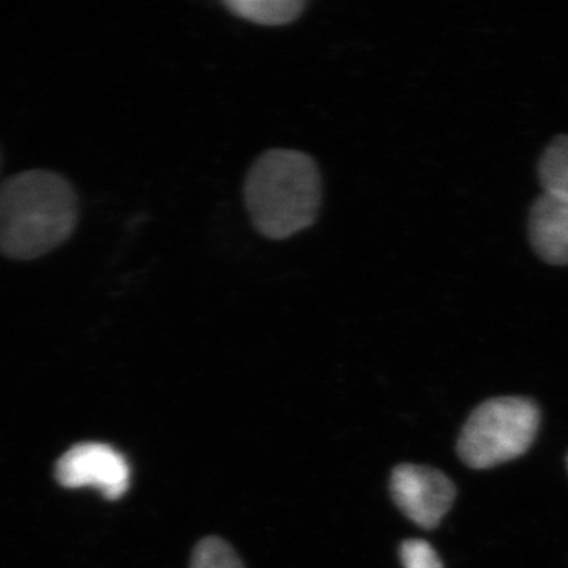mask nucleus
<instances>
[{
    "instance_id": "7ed1b4c3",
    "label": "nucleus",
    "mask_w": 568,
    "mask_h": 568,
    "mask_svg": "<svg viewBox=\"0 0 568 568\" xmlns=\"http://www.w3.org/2000/svg\"><path fill=\"white\" fill-rule=\"evenodd\" d=\"M540 409L523 396H499L481 403L459 433L457 452L473 469H489L521 457L536 439Z\"/></svg>"
},
{
    "instance_id": "9d476101",
    "label": "nucleus",
    "mask_w": 568,
    "mask_h": 568,
    "mask_svg": "<svg viewBox=\"0 0 568 568\" xmlns=\"http://www.w3.org/2000/svg\"><path fill=\"white\" fill-rule=\"evenodd\" d=\"M403 568H444L436 549L425 540L410 538L399 547Z\"/></svg>"
},
{
    "instance_id": "0eeeda50",
    "label": "nucleus",
    "mask_w": 568,
    "mask_h": 568,
    "mask_svg": "<svg viewBox=\"0 0 568 568\" xmlns=\"http://www.w3.org/2000/svg\"><path fill=\"white\" fill-rule=\"evenodd\" d=\"M235 17L261 26L290 24L301 17L305 2L301 0H231L224 2Z\"/></svg>"
},
{
    "instance_id": "f03ea898",
    "label": "nucleus",
    "mask_w": 568,
    "mask_h": 568,
    "mask_svg": "<svg viewBox=\"0 0 568 568\" xmlns=\"http://www.w3.org/2000/svg\"><path fill=\"white\" fill-rule=\"evenodd\" d=\"M323 185L317 164L304 152L272 149L245 179L250 219L265 237L283 241L316 222Z\"/></svg>"
},
{
    "instance_id": "20e7f679",
    "label": "nucleus",
    "mask_w": 568,
    "mask_h": 568,
    "mask_svg": "<svg viewBox=\"0 0 568 568\" xmlns=\"http://www.w3.org/2000/svg\"><path fill=\"white\" fill-rule=\"evenodd\" d=\"M396 507L424 529H435L454 506L457 488L435 467L399 465L390 478Z\"/></svg>"
},
{
    "instance_id": "f257e3e1",
    "label": "nucleus",
    "mask_w": 568,
    "mask_h": 568,
    "mask_svg": "<svg viewBox=\"0 0 568 568\" xmlns=\"http://www.w3.org/2000/svg\"><path fill=\"white\" fill-rule=\"evenodd\" d=\"M80 203L63 175L47 170L11 175L0 185V254L32 261L73 235Z\"/></svg>"
},
{
    "instance_id": "1a4fd4ad",
    "label": "nucleus",
    "mask_w": 568,
    "mask_h": 568,
    "mask_svg": "<svg viewBox=\"0 0 568 568\" xmlns=\"http://www.w3.org/2000/svg\"><path fill=\"white\" fill-rule=\"evenodd\" d=\"M190 568H244V564L230 544L207 537L194 548Z\"/></svg>"
},
{
    "instance_id": "423d86ee",
    "label": "nucleus",
    "mask_w": 568,
    "mask_h": 568,
    "mask_svg": "<svg viewBox=\"0 0 568 568\" xmlns=\"http://www.w3.org/2000/svg\"><path fill=\"white\" fill-rule=\"evenodd\" d=\"M529 239L534 252L551 265H568V203L544 193L532 204Z\"/></svg>"
},
{
    "instance_id": "39448f33",
    "label": "nucleus",
    "mask_w": 568,
    "mask_h": 568,
    "mask_svg": "<svg viewBox=\"0 0 568 568\" xmlns=\"http://www.w3.org/2000/svg\"><path fill=\"white\" fill-rule=\"evenodd\" d=\"M55 478L62 487L95 488L114 500L130 487V466L121 452L106 444H80L59 459Z\"/></svg>"
},
{
    "instance_id": "6e6552de",
    "label": "nucleus",
    "mask_w": 568,
    "mask_h": 568,
    "mask_svg": "<svg viewBox=\"0 0 568 568\" xmlns=\"http://www.w3.org/2000/svg\"><path fill=\"white\" fill-rule=\"evenodd\" d=\"M544 193L568 203V136L556 138L541 155L538 164Z\"/></svg>"
}]
</instances>
